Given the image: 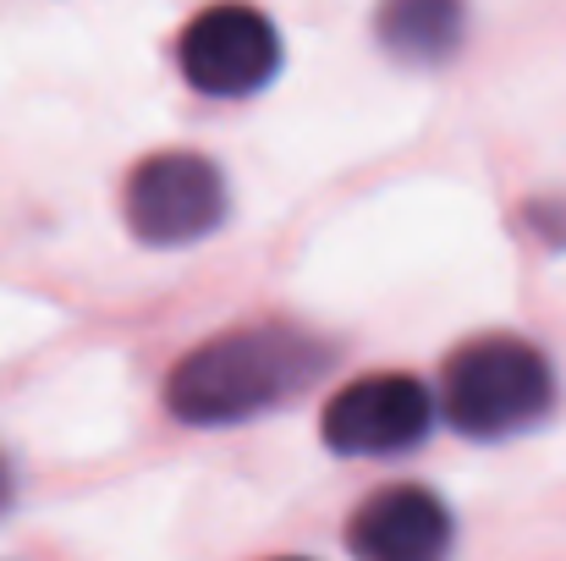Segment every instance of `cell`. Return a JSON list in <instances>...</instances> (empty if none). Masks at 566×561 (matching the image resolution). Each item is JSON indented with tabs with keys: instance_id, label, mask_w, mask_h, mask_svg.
I'll return each mask as SVG.
<instances>
[{
	"instance_id": "obj_4",
	"label": "cell",
	"mask_w": 566,
	"mask_h": 561,
	"mask_svg": "<svg viewBox=\"0 0 566 561\" xmlns=\"http://www.w3.org/2000/svg\"><path fill=\"white\" fill-rule=\"evenodd\" d=\"M226 220V177L192 149L149 155L127 177V226L155 248H182Z\"/></svg>"
},
{
	"instance_id": "obj_2",
	"label": "cell",
	"mask_w": 566,
	"mask_h": 561,
	"mask_svg": "<svg viewBox=\"0 0 566 561\" xmlns=\"http://www.w3.org/2000/svg\"><path fill=\"white\" fill-rule=\"evenodd\" d=\"M556 402L551 359L523 336H484L451 353L440 380L446 418L473 440H501L534 429Z\"/></svg>"
},
{
	"instance_id": "obj_6",
	"label": "cell",
	"mask_w": 566,
	"mask_h": 561,
	"mask_svg": "<svg viewBox=\"0 0 566 561\" xmlns=\"http://www.w3.org/2000/svg\"><path fill=\"white\" fill-rule=\"evenodd\" d=\"M451 512L434 490L390 485L369 496L347 529V546L358 561H446L451 557Z\"/></svg>"
},
{
	"instance_id": "obj_5",
	"label": "cell",
	"mask_w": 566,
	"mask_h": 561,
	"mask_svg": "<svg viewBox=\"0 0 566 561\" xmlns=\"http://www.w3.org/2000/svg\"><path fill=\"white\" fill-rule=\"evenodd\" d=\"M434 424V396L412 374H364L342 385L325 407V446L342 457L412 451Z\"/></svg>"
},
{
	"instance_id": "obj_7",
	"label": "cell",
	"mask_w": 566,
	"mask_h": 561,
	"mask_svg": "<svg viewBox=\"0 0 566 561\" xmlns=\"http://www.w3.org/2000/svg\"><path fill=\"white\" fill-rule=\"evenodd\" d=\"M462 22H468L462 0H385L375 17L379 44L396 61H412V66L446 61L462 44Z\"/></svg>"
},
{
	"instance_id": "obj_8",
	"label": "cell",
	"mask_w": 566,
	"mask_h": 561,
	"mask_svg": "<svg viewBox=\"0 0 566 561\" xmlns=\"http://www.w3.org/2000/svg\"><path fill=\"white\" fill-rule=\"evenodd\" d=\"M6 501H11V468H6V457H0V512H6Z\"/></svg>"
},
{
	"instance_id": "obj_1",
	"label": "cell",
	"mask_w": 566,
	"mask_h": 561,
	"mask_svg": "<svg viewBox=\"0 0 566 561\" xmlns=\"http://www.w3.org/2000/svg\"><path fill=\"white\" fill-rule=\"evenodd\" d=\"M331 364L325 342L297 331V325H248V331H226L203 347H192L188 359L171 370V413L220 429V424H242L259 418L270 407H281L286 396L308 391Z\"/></svg>"
},
{
	"instance_id": "obj_9",
	"label": "cell",
	"mask_w": 566,
	"mask_h": 561,
	"mask_svg": "<svg viewBox=\"0 0 566 561\" xmlns=\"http://www.w3.org/2000/svg\"><path fill=\"white\" fill-rule=\"evenodd\" d=\"M275 561H303V557H275Z\"/></svg>"
},
{
	"instance_id": "obj_3",
	"label": "cell",
	"mask_w": 566,
	"mask_h": 561,
	"mask_svg": "<svg viewBox=\"0 0 566 561\" xmlns=\"http://www.w3.org/2000/svg\"><path fill=\"white\" fill-rule=\"evenodd\" d=\"M182 77L198 94L248 100L281 72V33L259 6L220 0L182 28Z\"/></svg>"
}]
</instances>
